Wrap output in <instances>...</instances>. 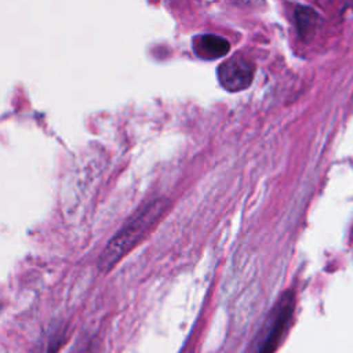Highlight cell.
I'll return each instance as SVG.
<instances>
[{"label":"cell","instance_id":"cell-1","mask_svg":"<svg viewBox=\"0 0 353 353\" xmlns=\"http://www.w3.org/2000/svg\"><path fill=\"white\" fill-rule=\"evenodd\" d=\"M168 204V200L164 197L153 199L142 204L102 250L98 258L99 270L109 272L125 254H128L161 219Z\"/></svg>","mask_w":353,"mask_h":353},{"label":"cell","instance_id":"cell-2","mask_svg":"<svg viewBox=\"0 0 353 353\" xmlns=\"http://www.w3.org/2000/svg\"><path fill=\"white\" fill-rule=\"evenodd\" d=\"M294 313V294L287 291L274 307L270 328L262 342L259 353H274Z\"/></svg>","mask_w":353,"mask_h":353},{"label":"cell","instance_id":"cell-3","mask_svg":"<svg viewBox=\"0 0 353 353\" xmlns=\"http://www.w3.org/2000/svg\"><path fill=\"white\" fill-rule=\"evenodd\" d=\"M254 77V65L244 57H232L218 68V79L228 91L247 88Z\"/></svg>","mask_w":353,"mask_h":353},{"label":"cell","instance_id":"cell-4","mask_svg":"<svg viewBox=\"0 0 353 353\" xmlns=\"http://www.w3.org/2000/svg\"><path fill=\"white\" fill-rule=\"evenodd\" d=\"M193 50L197 57L203 59H215L226 55L230 50V44L226 39L216 34H201L193 41Z\"/></svg>","mask_w":353,"mask_h":353},{"label":"cell","instance_id":"cell-5","mask_svg":"<svg viewBox=\"0 0 353 353\" xmlns=\"http://www.w3.org/2000/svg\"><path fill=\"white\" fill-rule=\"evenodd\" d=\"M316 12L310 8H298L296 11V21H298V26H299V30L302 33H307L309 29L314 28V23H316Z\"/></svg>","mask_w":353,"mask_h":353},{"label":"cell","instance_id":"cell-6","mask_svg":"<svg viewBox=\"0 0 353 353\" xmlns=\"http://www.w3.org/2000/svg\"><path fill=\"white\" fill-rule=\"evenodd\" d=\"M72 353H98V345L94 339H87L73 349Z\"/></svg>","mask_w":353,"mask_h":353}]
</instances>
